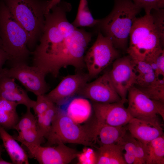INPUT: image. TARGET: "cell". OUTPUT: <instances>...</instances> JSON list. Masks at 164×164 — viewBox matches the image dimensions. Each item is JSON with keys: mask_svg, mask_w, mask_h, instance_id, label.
Wrapping results in <instances>:
<instances>
[{"mask_svg": "<svg viewBox=\"0 0 164 164\" xmlns=\"http://www.w3.org/2000/svg\"><path fill=\"white\" fill-rule=\"evenodd\" d=\"M127 108L132 118L146 119L158 117L164 120V103L150 98L133 86L128 90Z\"/></svg>", "mask_w": 164, "mask_h": 164, "instance_id": "30bf717a", "label": "cell"}, {"mask_svg": "<svg viewBox=\"0 0 164 164\" xmlns=\"http://www.w3.org/2000/svg\"><path fill=\"white\" fill-rule=\"evenodd\" d=\"M125 151L123 154L127 164H146L143 144L127 132L117 143Z\"/></svg>", "mask_w": 164, "mask_h": 164, "instance_id": "e0dca14e", "label": "cell"}, {"mask_svg": "<svg viewBox=\"0 0 164 164\" xmlns=\"http://www.w3.org/2000/svg\"><path fill=\"white\" fill-rule=\"evenodd\" d=\"M9 60V57L7 54L3 50L0 49V65L2 67Z\"/></svg>", "mask_w": 164, "mask_h": 164, "instance_id": "d6a6232c", "label": "cell"}, {"mask_svg": "<svg viewBox=\"0 0 164 164\" xmlns=\"http://www.w3.org/2000/svg\"><path fill=\"white\" fill-rule=\"evenodd\" d=\"M56 145L26 147L31 156L40 164H67L79 156L78 151L65 144L60 142Z\"/></svg>", "mask_w": 164, "mask_h": 164, "instance_id": "8fae6325", "label": "cell"}, {"mask_svg": "<svg viewBox=\"0 0 164 164\" xmlns=\"http://www.w3.org/2000/svg\"><path fill=\"white\" fill-rule=\"evenodd\" d=\"M109 76L121 100L127 101L126 96L134 82L135 74L132 60L128 55L116 59L112 63Z\"/></svg>", "mask_w": 164, "mask_h": 164, "instance_id": "4fadbf2b", "label": "cell"}, {"mask_svg": "<svg viewBox=\"0 0 164 164\" xmlns=\"http://www.w3.org/2000/svg\"><path fill=\"white\" fill-rule=\"evenodd\" d=\"M36 100L32 108L36 116L44 113L53 104V103L45 94L36 96Z\"/></svg>", "mask_w": 164, "mask_h": 164, "instance_id": "f1b7e54d", "label": "cell"}, {"mask_svg": "<svg viewBox=\"0 0 164 164\" xmlns=\"http://www.w3.org/2000/svg\"><path fill=\"white\" fill-rule=\"evenodd\" d=\"M38 126L37 118L31 112V109H27L26 112L19 119L14 129L19 132Z\"/></svg>", "mask_w": 164, "mask_h": 164, "instance_id": "83f0119b", "label": "cell"}, {"mask_svg": "<svg viewBox=\"0 0 164 164\" xmlns=\"http://www.w3.org/2000/svg\"><path fill=\"white\" fill-rule=\"evenodd\" d=\"M125 102L122 100L108 103L92 102L96 121L114 126L126 125L132 118L124 106Z\"/></svg>", "mask_w": 164, "mask_h": 164, "instance_id": "5bb4252c", "label": "cell"}, {"mask_svg": "<svg viewBox=\"0 0 164 164\" xmlns=\"http://www.w3.org/2000/svg\"><path fill=\"white\" fill-rule=\"evenodd\" d=\"M94 163L97 164H126L122 147L117 144L100 145L97 147Z\"/></svg>", "mask_w": 164, "mask_h": 164, "instance_id": "d6986e66", "label": "cell"}, {"mask_svg": "<svg viewBox=\"0 0 164 164\" xmlns=\"http://www.w3.org/2000/svg\"><path fill=\"white\" fill-rule=\"evenodd\" d=\"M162 126L158 117L146 119L132 118L126 125L131 135L143 144L164 135Z\"/></svg>", "mask_w": 164, "mask_h": 164, "instance_id": "2e32d148", "label": "cell"}, {"mask_svg": "<svg viewBox=\"0 0 164 164\" xmlns=\"http://www.w3.org/2000/svg\"><path fill=\"white\" fill-rule=\"evenodd\" d=\"M141 9H144L146 14H150L153 10L163 8L164 0H132Z\"/></svg>", "mask_w": 164, "mask_h": 164, "instance_id": "f546056e", "label": "cell"}, {"mask_svg": "<svg viewBox=\"0 0 164 164\" xmlns=\"http://www.w3.org/2000/svg\"><path fill=\"white\" fill-rule=\"evenodd\" d=\"M126 51L133 60L149 62L163 49L151 13L137 18L129 35Z\"/></svg>", "mask_w": 164, "mask_h": 164, "instance_id": "3957f363", "label": "cell"}, {"mask_svg": "<svg viewBox=\"0 0 164 164\" xmlns=\"http://www.w3.org/2000/svg\"><path fill=\"white\" fill-rule=\"evenodd\" d=\"M78 94L96 103H112L122 100L111 81L108 72L92 82L87 83Z\"/></svg>", "mask_w": 164, "mask_h": 164, "instance_id": "7c38bea8", "label": "cell"}, {"mask_svg": "<svg viewBox=\"0 0 164 164\" xmlns=\"http://www.w3.org/2000/svg\"><path fill=\"white\" fill-rule=\"evenodd\" d=\"M13 137L16 141L21 143L25 147L41 145L44 142L45 138L38 126L26 131L18 132V135Z\"/></svg>", "mask_w": 164, "mask_h": 164, "instance_id": "d4e9b609", "label": "cell"}, {"mask_svg": "<svg viewBox=\"0 0 164 164\" xmlns=\"http://www.w3.org/2000/svg\"><path fill=\"white\" fill-rule=\"evenodd\" d=\"M12 162H9L3 160L1 157H0V164H12Z\"/></svg>", "mask_w": 164, "mask_h": 164, "instance_id": "e575fe53", "label": "cell"}, {"mask_svg": "<svg viewBox=\"0 0 164 164\" xmlns=\"http://www.w3.org/2000/svg\"><path fill=\"white\" fill-rule=\"evenodd\" d=\"M0 49H2V43L1 39L0 38Z\"/></svg>", "mask_w": 164, "mask_h": 164, "instance_id": "8d00e7d4", "label": "cell"}, {"mask_svg": "<svg viewBox=\"0 0 164 164\" xmlns=\"http://www.w3.org/2000/svg\"><path fill=\"white\" fill-rule=\"evenodd\" d=\"M61 1V0H50L49 1L48 7L50 9L54 6L57 4Z\"/></svg>", "mask_w": 164, "mask_h": 164, "instance_id": "836d02e7", "label": "cell"}, {"mask_svg": "<svg viewBox=\"0 0 164 164\" xmlns=\"http://www.w3.org/2000/svg\"><path fill=\"white\" fill-rule=\"evenodd\" d=\"M2 149L1 146L0 145V157H1L2 153Z\"/></svg>", "mask_w": 164, "mask_h": 164, "instance_id": "d590c367", "label": "cell"}, {"mask_svg": "<svg viewBox=\"0 0 164 164\" xmlns=\"http://www.w3.org/2000/svg\"><path fill=\"white\" fill-rule=\"evenodd\" d=\"M0 38L2 50L8 55L12 66L27 63L30 52L24 29L12 16L3 0H0Z\"/></svg>", "mask_w": 164, "mask_h": 164, "instance_id": "8992f818", "label": "cell"}, {"mask_svg": "<svg viewBox=\"0 0 164 164\" xmlns=\"http://www.w3.org/2000/svg\"><path fill=\"white\" fill-rule=\"evenodd\" d=\"M154 10L155 11L154 13H150L152 17L154 25L158 32L161 42L163 45L164 41V9L162 8Z\"/></svg>", "mask_w": 164, "mask_h": 164, "instance_id": "4dcf8cb0", "label": "cell"}, {"mask_svg": "<svg viewBox=\"0 0 164 164\" xmlns=\"http://www.w3.org/2000/svg\"><path fill=\"white\" fill-rule=\"evenodd\" d=\"M132 60L135 74L133 86L150 98L164 103V79L156 77L148 62Z\"/></svg>", "mask_w": 164, "mask_h": 164, "instance_id": "ba28073f", "label": "cell"}, {"mask_svg": "<svg viewBox=\"0 0 164 164\" xmlns=\"http://www.w3.org/2000/svg\"><path fill=\"white\" fill-rule=\"evenodd\" d=\"M119 55L111 39L99 31L97 38L85 53L84 61L90 79L97 76Z\"/></svg>", "mask_w": 164, "mask_h": 164, "instance_id": "52a82bcc", "label": "cell"}, {"mask_svg": "<svg viewBox=\"0 0 164 164\" xmlns=\"http://www.w3.org/2000/svg\"><path fill=\"white\" fill-rule=\"evenodd\" d=\"M0 97L15 102L18 105H23L27 109L32 108L35 102L29 97L26 91L23 89L20 91H0Z\"/></svg>", "mask_w": 164, "mask_h": 164, "instance_id": "484cf974", "label": "cell"}, {"mask_svg": "<svg viewBox=\"0 0 164 164\" xmlns=\"http://www.w3.org/2000/svg\"><path fill=\"white\" fill-rule=\"evenodd\" d=\"M64 111L69 117L79 124L88 119L93 109L88 99L80 96L72 99Z\"/></svg>", "mask_w": 164, "mask_h": 164, "instance_id": "ffe728a7", "label": "cell"}, {"mask_svg": "<svg viewBox=\"0 0 164 164\" xmlns=\"http://www.w3.org/2000/svg\"><path fill=\"white\" fill-rule=\"evenodd\" d=\"M143 145L146 164H164V135Z\"/></svg>", "mask_w": 164, "mask_h": 164, "instance_id": "7402d4cb", "label": "cell"}, {"mask_svg": "<svg viewBox=\"0 0 164 164\" xmlns=\"http://www.w3.org/2000/svg\"><path fill=\"white\" fill-rule=\"evenodd\" d=\"M96 122L97 142L99 143L100 145L117 144L127 131L126 125L114 126L98 123L96 121Z\"/></svg>", "mask_w": 164, "mask_h": 164, "instance_id": "44dd1931", "label": "cell"}, {"mask_svg": "<svg viewBox=\"0 0 164 164\" xmlns=\"http://www.w3.org/2000/svg\"><path fill=\"white\" fill-rule=\"evenodd\" d=\"M149 63L153 68L156 77L164 79V49L152 60Z\"/></svg>", "mask_w": 164, "mask_h": 164, "instance_id": "1f68e13d", "label": "cell"}, {"mask_svg": "<svg viewBox=\"0 0 164 164\" xmlns=\"http://www.w3.org/2000/svg\"><path fill=\"white\" fill-rule=\"evenodd\" d=\"M89 79L87 73L80 72L67 75L46 95L53 103L61 106L76 94H78Z\"/></svg>", "mask_w": 164, "mask_h": 164, "instance_id": "9a60e30c", "label": "cell"}, {"mask_svg": "<svg viewBox=\"0 0 164 164\" xmlns=\"http://www.w3.org/2000/svg\"><path fill=\"white\" fill-rule=\"evenodd\" d=\"M10 13L26 32L27 47L34 48L42 34L48 0H3Z\"/></svg>", "mask_w": 164, "mask_h": 164, "instance_id": "5b68a950", "label": "cell"}, {"mask_svg": "<svg viewBox=\"0 0 164 164\" xmlns=\"http://www.w3.org/2000/svg\"><path fill=\"white\" fill-rule=\"evenodd\" d=\"M18 105L0 97V126L5 129H14L19 119L16 111Z\"/></svg>", "mask_w": 164, "mask_h": 164, "instance_id": "603a6c76", "label": "cell"}, {"mask_svg": "<svg viewBox=\"0 0 164 164\" xmlns=\"http://www.w3.org/2000/svg\"><path fill=\"white\" fill-rule=\"evenodd\" d=\"M0 71L5 75L20 82L29 92L36 96L45 94L49 87L45 79L46 75L38 67L22 63L10 68H2Z\"/></svg>", "mask_w": 164, "mask_h": 164, "instance_id": "9c48e42d", "label": "cell"}, {"mask_svg": "<svg viewBox=\"0 0 164 164\" xmlns=\"http://www.w3.org/2000/svg\"><path fill=\"white\" fill-rule=\"evenodd\" d=\"M100 19H95L89 9L87 0H80L77 14L72 24L77 28L93 27L98 25Z\"/></svg>", "mask_w": 164, "mask_h": 164, "instance_id": "cb8c5ba5", "label": "cell"}, {"mask_svg": "<svg viewBox=\"0 0 164 164\" xmlns=\"http://www.w3.org/2000/svg\"><path fill=\"white\" fill-rule=\"evenodd\" d=\"M0 137L3 146L14 164H29L28 156L23 148L17 142L13 136L0 126Z\"/></svg>", "mask_w": 164, "mask_h": 164, "instance_id": "ac0fdd59", "label": "cell"}, {"mask_svg": "<svg viewBox=\"0 0 164 164\" xmlns=\"http://www.w3.org/2000/svg\"><path fill=\"white\" fill-rule=\"evenodd\" d=\"M57 107L53 104L44 113L37 116L38 126L43 136L46 138L56 114Z\"/></svg>", "mask_w": 164, "mask_h": 164, "instance_id": "4316f807", "label": "cell"}, {"mask_svg": "<svg viewBox=\"0 0 164 164\" xmlns=\"http://www.w3.org/2000/svg\"><path fill=\"white\" fill-rule=\"evenodd\" d=\"M141 9L132 0H115L114 8L98 25L117 49L126 50L130 31Z\"/></svg>", "mask_w": 164, "mask_h": 164, "instance_id": "7a4b0ae2", "label": "cell"}, {"mask_svg": "<svg viewBox=\"0 0 164 164\" xmlns=\"http://www.w3.org/2000/svg\"><path fill=\"white\" fill-rule=\"evenodd\" d=\"M71 4L60 1L45 15V24L39 43L32 53L33 66L46 75L55 77L69 66L78 70L85 67L84 57L91 34L70 23L67 13Z\"/></svg>", "mask_w": 164, "mask_h": 164, "instance_id": "6da1fadb", "label": "cell"}, {"mask_svg": "<svg viewBox=\"0 0 164 164\" xmlns=\"http://www.w3.org/2000/svg\"><path fill=\"white\" fill-rule=\"evenodd\" d=\"M56 106L57 111L46 138V146L62 142L94 146L97 142L95 122L89 125H79L69 117L64 110Z\"/></svg>", "mask_w": 164, "mask_h": 164, "instance_id": "277c9868", "label": "cell"}, {"mask_svg": "<svg viewBox=\"0 0 164 164\" xmlns=\"http://www.w3.org/2000/svg\"><path fill=\"white\" fill-rule=\"evenodd\" d=\"M2 68V67L0 65V70Z\"/></svg>", "mask_w": 164, "mask_h": 164, "instance_id": "74e56055", "label": "cell"}]
</instances>
